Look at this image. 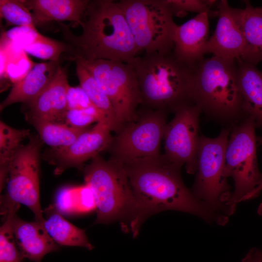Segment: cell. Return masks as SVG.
<instances>
[{"instance_id":"5","label":"cell","mask_w":262,"mask_h":262,"mask_svg":"<svg viewBox=\"0 0 262 262\" xmlns=\"http://www.w3.org/2000/svg\"><path fill=\"white\" fill-rule=\"evenodd\" d=\"M84 178L95 198V224L121 220L123 227L128 229L133 216L134 199L123 165L98 155L85 167Z\"/></svg>"},{"instance_id":"16","label":"cell","mask_w":262,"mask_h":262,"mask_svg":"<svg viewBox=\"0 0 262 262\" xmlns=\"http://www.w3.org/2000/svg\"><path fill=\"white\" fill-rule=\"evenodd\" d=\"M69 86L67 70L60 65L47 86L27 104L29 118L61 123L67 111L66 96Z\"/></svg>"},{"instance_id":"3","label":"cell","mask_w":262,"mask_h":262,"mask_svg":"<svg viewBox=\"0 0 262 262\" xmlns=\"http://www.w3.org/2000/svg\"><path fill=\"white\" fill-rule=\"evenodd\" d=\"M138 78L141 107L175 113L194 102V68L179 60L173 50L137 55L129 63Z\"/></svg>"},{"instance_id":"23","label":"cell","mask_w":262,"mask_h":262,"mask_svg":"<svg viewBox=\"0 0 262 262\" xmlns=\"http://www.w3.org/2000/svg\"><path fill=\"white\" fill-rule=\"evenodd\" d=\"M36 130L38 136L51 149L68 147L84 131L89 129L74 127L65 123L35 118L29 119Z\"/></svg>"},{"instance_id":"2","label":"cell","mask_w":262,"mask_h":262,"mask_svg":"<svg viewBox=\"0 0 262 262\" xmlns=\"http://www.w3.org/2000/svg\"><path fill=\"white\" fill-rule=\"evenodd\" d=\"M73 60L98 59L129 63L139 52L123 11L112 0H90L83 15L79 35L58 22Z\"/></svg>"},{"instance_id":"18","label":"cell","mask_w":262,"mask_h":262,"mask_svg":"<svg viewBox=\"0 0 262 262\" xmlns=\"http://www.w3.org/2000/svg\"><path fill=\"white\" fill-rule=\"evenodd\" d=\"M59 66V61L34 64L22 79L13 83L8 96L0 103V111L16 103L28 104L33 100L49 84Z\"/></svg>"},{"instance_id":"25","label":"cell","mask_w":262,"mask_h":262,"mask_svg":"<svg viewBox=\"0 0 262 262\" xmlns=\"http://www.w3.org/2000/svg\"><path fill=\"white\" fill-rule=\"evenodd\" d=\"M30 135L28 130L13 128L0 122V189L6 182L10 166L14 156L22 146L21 142Z\"/></svg>"},{"instance_id":"28","label":"cell","mask_w":262,"mask_h":262,"mask_svg":"<svg viewBox=\"0 0 262 262\" xmlns=\"http://www.w3.org/2000/svg\"><path fill=\"white\" fill-rule=\"evenodd\" d=\"M0 15L7 26L27 27L37 32L33 14L22 0H0Z\"/></svg>"},{"instance_id":"19","label":"cell","mask_w":262,"mask_h":262,"mask_svg":"<svg viewBox=\"0 0 262 262\" xmlns=\"http://www.w3.org/2000/svg\"><path fill=\"white\" fill-rule=\"evenodd\" d=\"M238 82L244 119L251 118L262 128V71L256 65L237 60Z\"/></svg>"},{"instance_id":"24","label":"cell","mask_w":262,"mask_h":262,"mask_svg":"<svg viewBox=\"0 0 262 262\" xmlns=\"http://www.w3.org/2000/svg\"><path fill=\"white\" fill-rule=\"evenodd\" d=\"M75 62L76 73L80 86L93 106L109 123L112 131L115 132L116 125L115 114L109 98L87 69L78 61Z\"/></svg>"},{"instance_id":"37","label":"cell","mask_w":262,"mask_h":262,"mask_svg":"<svg viewBox=\"0 0 262 262\" xmlns=\"http://www.w3.org/2000/svg\"><path fill=\"white\" fill-rule=\"evenodd\" d=\"M257 8L258 9V10H259V11H260L261 12H262V7H257Z\"/></svg>"},{"instance_id":"35","label":"cell","mask_w":262,"mask_h":262,"mask_svg":"<svg viewBox=\"0 0 262 262\" xmlns=\"http://www.w3.org/2000/svg\"><path fill=\"white\" fill-rule=\"evenodd\" d=\"M257 142H258L261 146H262V137H257ZM262 191V182L252 193L245 196L243 201L248 200L258 196L261 191Z\"/></svg>"},{"instance_id":"1","label":"cell","mask_w":262,"mask_h":262,"mask_svg":"<svg viewBox=\"0 0 262 262\" xmlns=\"http://www.w3.org/2000/svg\"><path fill=\"white\" fill-rule=\"evenodd\" d=\"M134 199V213L130 227L133 236L147 217L166 210L197 216L210 224L225 225L229 216L197 198L185 185L182 167L158 159L123 165Z\"/></svg>"},{"instance_id":"33","label":"cell","mask_w":262,"mask_h":262,"mask_svg":"<svg viewBox=\"0 0 262 262\" xmlns=\"http://www.w3.org/2000/svg\"><path fill=\"white\" fill-rule=\"evenodd\" d=\"M67 110L83 109L93 106L80 86H69L66 96Z\"/></svg>"},{"instance_id":"17","label":"cell","mask_w":262,"mask_h":262,"mask_svg":"<svg viewBox=\"0 0 262 262\" xmlns=\"http://www.w3.org/2000/svg\"><path fill=\"white\" fill-rule=\"evenodd\" d=\"M13 229L16 245L24 259L41 262L46 255L59 248L43 222L26 221L16 214L13 219Z\"/></svg>"},{"instance_id":"6","label":"cell","mask_w":262,"mask_h":262,"mask_svg":"<svg viewBox=\"0 0 262 262\" xmlns=\"http://www.w3.org/2000/svg\"><path fill=\"white\" fill-rule=\"evenodd\" d=\"M117 2L139 53H166L173 50L178 25L164 0H121Z\"/></svg>"},{"instance_id":"10","label":"cell","mask_w":262,"mask_h":262,"mask_svg":"<svg viewBox=\"0 0 262 262\" xmlns=\"http://www.w3.org/2000/svg\"><path fill=\"white\" fill-rule=\"evenodd\" d=\"M91 74L109 98L114 110L116 130L135 118L142 98L136 71L130 63L77 58Z\"/></svg>"},{"instance_id":"9","label":"cell","mask_w":262,"mask_h":262,"mask_svg":"<svg viewBox=\"0 0 262 262\" xmlns=\"http://www.w3.org/2000/svg\"><path fill=\"white\" fill-rule=\"evenodd\" d=\"M230 129H222L215 138L200 136L197 169L191 189L197 198L229 216L232 214L228 206L231 193L224 171Z\"/></svg>"},{"instance_id":"4","label":"cell","mask_w":262,"mask_h":262,"mask_svg":"<svg viewBox=\"0 0 262 262\" xmlns=\"http://www.w3.org/2000/svg\"><path fill=\"white\" fill-rule=\"evenodd\" d=\"M193 98L202 113L229 127L243 120L237 60L213 55L197 63Z\"/></svg>"},{"instance_id":"29","label":"cell","mask_w":262,"mask_h":262,"mask_svg":"<svg viewBox=\"0 0 262 262\" xmlns=\"http://www.w3.org/2000/svg\"><path fill=\"white\" fill-rule=\"evenodd\" d=\"M173 16L182 17L188 12L198 14L208 13L210 16H217V11H212L211 8L217 4L215 0H164Z\"/></svg>"},{"instance_id":"36","label":"cell","mask_w":262,"mask_h":262,"mask_svg":"<svg viewBox=\"0 0 262 262\" xmlns=\"http://www.w3.org/2000/svg\"><path fill=\"white\" fill-rule=\"evenodd\" d=\"M257 213L262 216V203H261L257 209Z\"/></svg>"},{"instance_id":"32","label":"cell","mask_w":262,"mask_h":262,"mask_svg":"<svg viewBox=\"0 0 262 262\" xmlns=\"http://www.w3.org/2000/svg\"><path fill=\"white\" fill-rule=\"evenodd\" d=\"M94 193L90 187L85 183L77 186V213H86L96 210Z\"/></svg>"},{"instance_id":"31","label":"cell","mask_w":262,"mask_h":262,"mask_svg":"<svg viewBox=\"0 0 262 262\" xmlns=\"http://www.w3.org/2000/svg\"><path fill=\"white\" fill-rule=\"evenodd\" d=\"M55 208L61 214L77 213V186H66L60 189L56 195Z\"/></svg>"},{"instance_id":"14","label":"cell","mask_w":262,"mask_h":262,"mask_svg":"<svg viewBox=\"0 0 262 262\" xmlns=\"http://www.w3.org/2000/svg\"><path fill=\"white\" fill-rule=\"evenodd\" d=\"M218 21L213 34L205 45L204 54L225 58L239 60L245 41L241 29L239 9L230 7L227 0L218 1L216 4Z\"/></svg>"},{"instance_id":"20","label":"cell","mask_w":262,"mask_h":262,"mask_svg":"<svg viewBox=\"0 0 262 262\" xmlns=\"http://www.w3.org/2000/svg\"><path fill=\"white\" fill-rule=\"evenodd\" d=\"M90 0H22L33 11L36 26L56 21H68L80 26L83 15Z\"/></svg>"},{"instance_id":"22","label":"cell","mask_w":262,"mask_h":262,"mask_svg":"<svg viewBox=\"0 0 262 262\" xmlns=\"http://www.w3.org/2000/svg\"><path fill=\"white\" fill-rule=\"evenodd\" d=\"M44 226L49 234L61 246H80L92 250L93 246L89 241L85 231L66 220L53 207L46 210Z\"/></svg>"},{"instance_id":"12","label":"cell","mask_w":262,"mask_h":262,"mask_svg":"<svg viewBox=\"0 0 262 262\" xmlns=\"http://www.w3.org/2000/svg\"><path fill=\"white\" fill-rule=\"evenodd\" d=\"M201 110L195 102L187 104L177 110L173 118L167 123L164 136V157L186 172L196 174V154L200 136L199 117Z\"/></svg>"},{"instance_id":"27","label":"cell","mask_w":262,"mask_h":262,"mask_svg":"<svg viewBox=\"0 0 262 262\" xmlns=\"http://www.w3.org/2000/svg\"><path fill=\"white\" fill-rule=\"evenodd\" d=\"M69 46L66 44L46 36L38 32L35 33L33 40L24 47V50L31 55L49 61H58L61 54L68 52Z\"/></svg>"},{"instance_id":"21","label":"cell","mask_w":262,"mask_h":262,"mask_svg":"<svg viewBox=\"0 0 262 262\" xmlns=\"http://www.w3.org/2000/svg\"><path fill=\"white\" fill-rule=\"evenodd\" d=\"M239 21L245 41L240 60L254 65L262 61V12L245 1L239 9Z\"/></svg>"},{"instance_id":"34","label":"cell","mask_w":262,"mask_h":262,"mask_svg":"<svg viewBox=\"0 0 262 262\" xmlns=\"http://www.w3.org/2000/svg\"><path fill=\"white\" fill-rule=\"evenodd\" d=\"M242 262H262V251L256 247L251 248L243 259Z\"/></svg>"},{"instance_id":"30","label":"cell","mask_w":262,"mask_h":262,"mask_svg":"<svg viewBox=\"0 0 262 262\" xmlns=\"http://www.w3.org/2000/svg\"><path fill=\"white\" fill-rule=\"evenodd\" d=\"M101 120H106L100 113L91 106L83 109L67 110L61 123L76 128H85L91 123Z\"/></svg>"},{"instance_id":"11","label":"cell","mask_w":262,"mask_h":262,"mask_svg":"<svg viewBox=\"0 0 262 262\" xmlns=\"http://www.w3.org/2000/svg\"><path fill=\"white\" fill-rule=\"evenodd\" d=\"M40 147L39 136H32L18 149L11 162L6 193L1 197L0 203L1 205L22 204L32 211L35 221L44 222L39 199Z\"/></svg>"},{"instance_id":"13","label":"cell","mask_w":262,"mask_h":262,"mask_svg":"<svg viewBox=\"0 0 262 262\" xmlns=\"http://www.w3.org/2000/svg\"><path fill=\"white\" fill-rule=\"evenodd\" d=\"M112 131L109 123L101 120L82 133L68 147L51 149L49 158L56 166L55 173L60 174L69 167L80 168L85 162L108 149L113 138Z\"/></svg>"},{"instance_id":"15","label":"cell","mask_w":262,"mask_h":262,"mask_svg":"<svg viewBox=\"0 0 262 262\" xmlns=\"http://www.w3.org/2000/svg\"><path fill=\"white\" fill-rule=\"evenodd\" d=\"M209 14L203 13L178 25L174 35L173 52L180 61L194 68L205 55L209 39Z\"/></svg>"},{"instance_id":"26","label":"cell","mask_w":262,"mask_h":262,"mask_svg":"<svg viewBox=\"0 0 262 262\" xmlns=\"http://www.w3.org/2000/svg\"><path fill=\"white\" fill-rule=\"evenodd\" d=\"M19 204L12 203L2 211L5 220L0 228V262H21L24 259L16 245L13 219Z\"/></svg>"},{"instance_id":"8","label":"cell","mask_w":262,"mask_h":262,"mask_svg":"<svg viewBox=\"0 0 262 262\" xmlns=\"http://www.w3.org/2000/svg\"><path fill=\"white\" fill-rule=\"evenodd\" d=\"M230 129L224 175L234 181V189L228 203L233 213L237 204L262 183V173L258 164L257 137L253 120L246 118Z\"/></svg>"},{"instance_id":"7","label":"cell","mask_w":262,"mask_h":262,"mask_svg":"<svg viewBox=\"0 0 262 262\" xmlns=\"http://www.w3.org/2000/svg\"><path fill=\"white\" fill-rule=\"evenodd\" d=\"M167 114L141 107L135 118L113 137L108 148L110 159L127 165L159 158Z\"/></svg>"}]
</instances>
